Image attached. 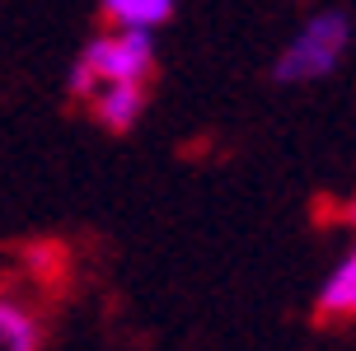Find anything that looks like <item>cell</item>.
<instances>
[{"mask_svg":"<svg viewBox=\"0 0 356 351\" xmlns=\"http://www.w3.org/2000/svg\"><path fill=\"white\" fill-rule=\"evenodd\" d=\"M352 38H356V24H352L347 10H319V15H309L296 28V38L277 52L272 80L277 85H314V80H328L347 61Z\"/></svg>","mask_w":356,"mask_h":351,"instance_id":"cell-1","label":"cell"},{"mask_svg":"<svg viewBox=\"0 0 356 351\" xmlns=\"http://www.w3.org/2000/svg\"><path fill=\"white\" fill-rule=\"evenodd\" d=\"M150 75H155V33H145V28H104L75 52L66 89L75 99H89L94 85H108V80H141L145 85Z\"/></svg>","mask_w":356,"mask_h":351,"instance_id":"cell-2","label":"cell"},{"mask_svg":"<svg viewBox=\"0 0 356 351\" xmlns=\"http://www.w3.org/2000/svg\"><path fill=\"white\" fill-rule=\"evenodd\" d=\"M89 113L108 131H131L145 113V85L141 80H108L89 89Z\"/></svg>","mask_w":356,"mask_h":351,"instance_id":"cell-3","label":"cell"},{"mask_svg":"<svg viewBox=\"0 0 356 351\" xmlns=\"http://www.w3.org/2000/svg\"><path fill=\"white\" fill-rule=\"evenodd\" d=\"M178 0H99V15L108 28H145L155 33L174 19Z\"/></svg>","mask_w":356,"mask_h":351,"instance_id":"cell-4","label":"cell"},{"mask_svg":"<svg viewBox=\"0 0 356 351\" xmlns=\"http://www.w3.org/2000/svg\"><path fill=\"white\" fill-rule=\"evenodd\" d=\"M319 314L323 318H356V248L342 253L338 267L319 286Z\"/></svg>","mask_w":356,"mask_h":351,"instance_id":"cell-5","label":"cell"},{"mask_svg":"<svg viewBox=\"0 0 356 351\" xmlns=\"http://www.w3.org/2000/svg\"><path fill=\"white\" fill-rule=\"evenodd\" d=\"M42 347V323L29 314V304L0 291V351H38Z\"/></svg>","mask_w":356,"mask_h":351,"instance_id":"cell-6","label":"cell"},{"mask_svg":"<svg viewBox=\"0 0 356 351\" xmlns=\"http://www.w3.org/2000/svg\"><path fill=\"white\" fill-rule=\"evenodd\" d=\"M347 220H352V225H356V197H352V206H347Z\"/></svg>","mask_w":356,"mask_h":351,"instance_id":"cell-7","label":"cell"}]
</instances>
